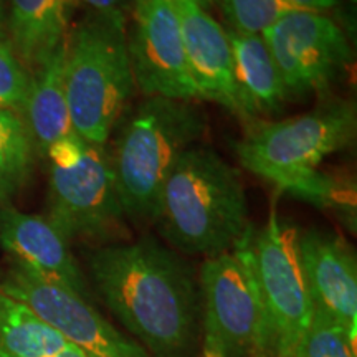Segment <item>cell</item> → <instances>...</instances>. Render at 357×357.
Listing matches in <instances>:
<instances>
[{
    "instance_id": "cell-17",
    "label": "cell",
    "mask_w": 357,
    "mask_h": 357,
    "mask_svg": "<svg viewBox=\"0 0 357 357\" xmlns=\"http://www.w3.org/2000/svg\"><path fill=\"white\" fill-rule=\"evenodd\" d=\"M70 0H8L7 37L29 71L42 65L68 35Z\"/></svg>"
},
{
    "instance_id": "cell-8",
    "label": "cell",
    "mask_w": 357,
    "mask_h": 357,
    "mask_svg": "<svg viewBox=\"0 0 357 357\" xmlns=\"http://www.w3.org/2000/svg\"><path fill=\"white\" fill-rule=\"evenodd\" d=\"M300 229L276 211L253 230L255 273L265 310V357H296L312 319L310 288L301 265Z\"/></svg>"
},
{
    "instance_id": "cell-6",
    "label": "cell",
    "mask_w": 357,
    "mask_h": 357,
    "mask_svg": "<svg viewBox=\"0 0 357 357\" xmlns=\"http://www.w3.org/2000/svg\"><path fill=\"white\" fill-rule=\"evenodd\" d=\"M253 229L199 271L202 328L197 357H265L266 319L252 250Z\"/></svg>"
},
{
    "instance_id": "cell-16",
    "label": "cell",
    "mask_w": 357,
    "mask_h": 357,
    "mask_svg": "<svg viewBox=\"0 0 357 357\" xmlns=\"http://www.w3.org/2000/svg\"><path fill=\"white\" fill-rule=\"evenodd\" d=\"M65 42L42 65L30 71V86L22 118L29 128L38 155L75 134L65 93Z\"/></svg>"
},
{
    "instance_id": "cell-5",
    "label": "cell",
    "mask_w": 357,
    "mask_h": 357,
    "mask_svg": "<svg viewBox=\"0 0 357 357\" xmlns=\"http://www.w3.org/2000/svg\"><path fill=\"white\" fill-rule=\"evenodd\" d=\"M48 160V215L68 242L86 240L96 247L129 238L109 151L77 132L53 144Z\"/></svg>"
},
{
    "instance_id": "cell-29",
    "label": "cell",
    "mask_w": 357,
    "mask_h": 357,
    "mask_svg": "<svg viewBox=\"0 0 357 357\" xmlns=\"http://www.w3.org/2000/svg\"><path fill=\"white\" fill-rule=\"evenodd\" d=\"M349 2H356V0H349Z\"/></svg>"
},
{
    "instance_id": "cell-25",
    "label": "cell",
    "mask_w": 357,
    "mask_h": 357,
    "mask_svg": "<svg viewBox=\"0 0 357 357\" xmlns=\"http://www.w3.org/2000/svg\"><path fill=\"white\" fill-rule=\"evenodd\" d=\"M289 7L296 10H310L326 13L339 6V0H284Z\"/></svg>"
},
{
    "instance_id": "cell-2",
    "label": "cell",
    "mask_w": 357,
    "mask_h": 357,
    "mask_svg": "<svg viewBox=\"0 0 357 357\" xmlns=\"http://www.w3.org/2000/svg\"><path fill=\"white\" fill-rule=\"evenodd\" d=\"M155 225L182 255L213 258L230 252L250 229L240 174L213 149L192 146L160 190Z\"/></svg>"
},
{
    "instance_id": "cell-20",
    "label": "cell",
    "mask_w": 357,
    "mask_h": 357,
    "mask_svg": "<svg viewBox=\"0 0 357 357\" xmlns=\"http://www.w3.org/2000/svg\"><path fill=\"white\" fill-rule=\"evenodd\" d=\"M32 134L20 114L0 109V207L25 189L37 160Z\"/></svg>"
},
{
    "instance_id": "cell-27",
    "label": "cell",
    "mask_w": 357,
    "mask_h": 357,
    "mask_svg": "<svg viewBox=\"0 0 357 357\" xmlns=\"http://www.w3.org/2000/svg\"><path fill=\"white\" fill-rule=\"evenodd\" d=\"M56 357H86V354H84V352H83L82 349H78L77 346L71 344V342H70V344L66 346L65 349L61 351L60 354H58Z\"/></svg>"
},
{
    "instance_id": "cell-1",
    "label": "cell",
    "mask_w": 357,
    "mask_h": 357,
    "mask_svg": "<svg viewBox=\"0 0 357 357\" xmlns=\"http://www.w3.org/2000/svg\"><path fill=\"white\" fill-rule=\"evenodd\" d=\"M88 268L101 301L151 357H197L202 298L182 253L144 236L96 247Z\"/></svg>"
},
{
    "instance_id": "cell-14",
    "label": "cell",
    "mask_w": 357,
    "mask_h": 357,
    "mask_svg": "<svg viewBox=\"0 0 357 357\" xmlns=\"http://www.w3.org/2000/svg\"><path fill=\"white\" fill-rule=\"evenodd\" d=\"M181 24L189 71L199 100L240 116L234 79V55L225 26L194 0H171Z\"/></svg>"
},
{
    "instance_id": "cell-26",
    "label": "cell",
    "mask_w": 357,
    "mask_h": 357,
    "mask_svg": "<svg viewBox=\"0 0 357 357\" xmlns=\"http://www.w3.org/2000/svg\"><path fill=\"white\" fill-rule=\"evenodd\" d=\"M8 25V0H0V40L7 37Z\"/></svg>"
},
{
    "instance_id": "cell-12",
    "label": "cell",
    "mask_w": 357,
    "mask_h": 357,
    "mask_svg": "<svg viewBox=\"0 0 357 357\" xmlns=\"http://www.w3.org/2000/svg\"><path fill=\"white\" fill-rule=\"evenodd\" d=\"M0 245L13 263L71 289L89 301L88 281L68 238L47 217L0 207Z\"/></svg>"
},
{
    "instance_id": "cell-28",
    "label": "cell",
    "mask_w": 357,
    "mask_h": 357,
    "mask_svg": "<svg viewBox=\"0 0 357 357\" xmlns=\"http://www.w3.org/2000/svg\"><path fill=\"white\" fill-rule=\"evenodd\" d=\"M194 2H197L199 3V6H207V3H211L212 2V0H194Z\"/></svg>"
},
{
    "instance_id": "cell-22",
    "label": "cell",
    "mask_w": 357,
    "mask_h": 357,
    "mask_svg": "<svg viewBox=\"0 0 357 357\" xmlns=\"http://www.w3.org/2000/svg\"><path fill=\"white\" fill-rule=\"evenodd\" d=\"M296 357H356V336L324 311L314 307Z\"/></svg>"
},
{
    "instance_id": "cell-7",
    "label": "cell",
    "mask_w": 357,
    "mask_h": 357,
    "mask_svg": "<svg viewBox=\"0 0 357 357\" xmlns=\"http://www.w3.org/2000/svg\"><path fill=\"white\" fill-rule=\"evenodd\" d=\"M357 131L356 105L346 100L281 121H252L236 146L242 167L281 190L326 158L352 144Z\"/></svg>"
},
{
    "instance_id": "cell-3",
    "label": "cell",
    "mask_w": 357,
    "mask_h": 357,
    "mask_svg": "<svg viewBox=\"0 0 357 357\" xmlns=\"http://www.w3.org/2000/svg\"><path fill=\"white\" fill-rule=\"evenodd\" d=\"M116 128L108 151L124 215L136 227L151 225L169 174L207 131V118L192 101L144 98Z\"/></svg>"
},
{
    "instance_id": "cell-19",
    "label": "cell",
    "mask_w": 357,
    "mask_h": 357,
    "mask_svg": "<svg viewBox=\"0 0 357 357\" xmlns=\"http://www.w3.org/2000/svg\"><path fill=\"white\" fill-rule=\"evenodd\" d=\"M280 192L333 213L347 230L357 227V184L347 171H312L289 182Z\"/></svg>"
},
{
    "instance_id": "cell-10",
    "label": "cell",
    "mask_w": 357,
    "mask_h": 357,
    "mask_svg": "<svg viewBox=\"0 0 357 357\" xmlns=\"http://www.w3.org/2000/svg\"><path fill=\"white\" fill-rule=\"evenodd\" d=\"M0 289L29 306L86 357H151L88 300L22 265L12 261L0 276Z\"/></svg>"
},
{
    "instance_id": "cell-23",
    "label": "cell",
    "mask_w": 357,
    "mask_h": 357,
    "mask_svg": "<svg viewBox=\"0 0 357 357\" xmlns=\"http://www.w3.org/2000/svg\"><path fill=\"white\" fill-rule=\"evenodd\" d=\"M30 71L13 50L10 40H0V109L24 113Z\"/></svg>"
},
{
    "instance_id": "cell-21",
    "label": "cell",
    "mask_w": 357,
    "mask_h": 357,
    "mask_svg": "<svg viewBox=\"0 0 357 357\" xmlns=\"http://www.w3.org/2000/svg\"><path fill=\"white\" fill-rule=\"evenodd\" d=\"M220 10L227 30L238 35L261 37L294 8L284 0H220Z\"/></svg>"
},
{
    "instance_id": "cell-13",
    "label": "cell",
    "mask_w": 357,
    "mask_h": 357,
    "mask_svg": "<svg viewBox=\"0 0 357 357\" xmlns=\"http://www.w3.org/2000/svg\"><path fill=\"white\" fill-rule=\"evenodd\" d=\"M301 265L314 307L357 336V263L354 250L331 230L300 234Z\"/></svg>"
},
{
    "instance_id": "cell-15",
    "label": "cell",
    "mask_w": 357,
    "mask_h": 357,
    "mask_svg": "<svg viewBox=\"0 0 357 357\" xmlns=\"http://www.w3.org/2000/svg\"><path fill=\"white\" fill-rule=\"evenodd\" d=\"M227 33L234 55L240 118L257 121L258 116L280 113L288 101V93L265 40L258 35H238L230 30H227Z\"/></svg>"
},
{
    "instance_id": "cell-9",
    "label": "cell",
    "mask_w": 357,
    "mask_h": 357,
    "mask_svg": "<svg viewBox=\"0 0 357 357\" xmlns=\"http://www.w3.org/2000/svg\"><path fill=\"white\" fill-rule=\"evenodd\" d=\"M261 37L288 100L326 95L352 61L349 38L328 13L294 8Z\"/></svg>"
},
{
    "instance_id": "cell-24",
    "label": "cell",
    "mask_w": 357,
    "mask_h": 357,
    "mask_svg": "<svg viewBox=\"0 0 357 357\" xmlns=\"http://www.w3.org/2000/svg\"><path fill=\"white\" fill-rule=\"evenodd\" d=\"M86 12H126L137 0H78Z\"/></svg>"
},
{
    "instance_id": "cell-4",
    "label": "cell",
    "mask_w": 357,
    "mask_h": 357,
    "mask_svg": "<svg viewBox=\"0 0 357 357\" xmlns=\"http://www.w3.org/2000/svg\"><path fill=\"white\" fill-rule=\"evenodd\" d=\"M134 91L126 12H86L66 35L65 93L73 131L106 146Z\"/></svg>"
},
{
    "instance_id": "cell-18",
    "label": "cell",
    "mask_w": 357,
    "mask_h": 357,
    "mask_svg": "<svg viewBox=\"0 0 357 357\" xmlns=\"http://www.w3.org/2000/svg\"><path fill=\"white\" fill-rule=\"evenodd\" d=\"M68 344L63 334L0 289V357H56Z\"/></svg>"
},
{
    "instance_id": "cell-11",
    "label": "cell",
    "mask_w": 357,
    "mask_h": 357,
    "mask_svg": "<svg viewBox=\"0 0 357 357\" xmlns=\"http://www.w3.org/2000/svg\"><path fill=\"white\" fill-rule=\"evenodd\" d=\"M128 30L134 86L144 98L199 100L171 0H137Z\"/></svg>"
}]
</instances>
